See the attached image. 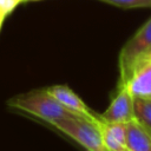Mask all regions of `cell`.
Returning <instances> with one entry per match:
<instances>
[{
  "label": "cell",
  "instance_id": "cell-1",
  "mask_svg": "<svg viewBox=\"0 0 151 151\" xmlns=\"http://www.w3.org/2000/svg\"><path fill=\"white\" fill-rule=\"evenodd\" d=\"M7 105L12 109L35 116L51 125L60 119L77 114L63 106L46 91V88L33 90L27 93L18 94L11 98L7 101Z\"/></svg>",
  "mask_w": 151,
  "mask_h": 151
},
{
  "label": "cell",
  "instance_id": "cell-2",
  "mask_svg": "<svg viewBox=\"0 0 151 151\" xmlns=\"http://www.w3.org/2000/svg\"><path fill=\"white\" fill-rule=\"evenodd\" d=\"M100 122V118L92 120L76 114L60 119L52 125L81 145L86 151H107L103 142Z\"/></svg>",
  "mask_w": 151,
  "mask_h": 151
},
{
  "label": "cell",
  "instance_id": "cell-3",
  "mask_svg": "<svg viewBox=\"0 0 151 151\" xmlns=\"http://www.w3.org/2000/svg\"><path fill=\"white\" fill-rule=\"evenodd\" d=\"M151 48V18L125 42L119 53V83L124 84L133 66Z\"/></svg>",
  "mask_w": 151,
  "mask_h": 151
},
{
  "label": "cell",
  "instance_id": "cell-4",
  "mask_svg": "<svg viewBox=\"0 0 151 151\" xmlns=\"http://www.w3.org/2000/svg\"><path fill=\"white\" fill-rule=\"evenodd\" d=\"M100 120L105 123H129L134 119L133 97L125 85H118V91L112 98L109 107L100 114Z\"/></svg>",
  "mask_w": 151,
  "mask_h": 151
},
{
  "label": "cell",
  "instance_id": "cell-5",
  "mask_svg": "<svg viewBox=\"0 0 151 151\" xmlns=\"http://www.w3.org/2000/svg\"><path fill=\"white\" fill-rule=\"evenodd\" d=\"M120 85H125L132 97L151 99V59L139 60L126 81Z\"/></svg>",
  "mask_w": 151,
  "mask_h": 151
},
{
  "label": "cell",
  "instance_id": "cell-6",
  "mask_svg": "<svg viewBox=\"0 0 151 151\" xmlns=\"http://www.w3.org/2000/svg\"><path fill=\"white\" fill-rule=\"evenodd\" d=\"M45 88L53 98H55L63 106H65L70 111L92 120L99 119L98 114L93 113L87 107V105L79 98V96L73 92L67 85H52Z\"/></svg>",
  "mask_w": 151,
  "mask_h": 151
},
{
  "label": "cell",
  "instance_id": "cell-7",
  "mask_svg": "<svg viewBox=\"0 0 151 151\" xmlns=\"http://www.w3.org/2000/svg\"><path fill=\"white\" fill-rule=\"evenodd\" d=\"M126 149L127 151H151V130L136 119L126 123Z\"/></svg>",
  "mask_w": 151,
  "mask_h": 151
},
{
  "label": "cell",
  "instance_id": "cell-8",
  "mask_svg": "<svg viewBox=\"0 0 151 151\" xmlns=\"http://www.w3.org/2000/svg\"><path fill=\"white\" fill-rule=\"evenodd\" d=\"M103 142L107 151H126V124L100 122Z\"/></svg>",
  "mask_w": 151,
  "mask_h": 151
},
{
  "label": "cell",
  "instance_id": "cell-9",
  "mask_svg": "<svg viewBox=\"0 0 151 151\" xmlns=\"http://www.w3.org/2000/svg\"><path fill=\"white\" fill-rule=\"evenodd\" d=\"M134 119L151 130V99L133 97Z\"/></svg>",
  "mask_w": 151,
  "mask_h": 151
},
{
  "label": "cell",
  "instance_id": "cell-10",
  "mask_svg": "<svg viewBox=\"0 0 151 151\" xmlns=\"http://www.w3.org/2000/svg\"><path fill=\"white\" fill-rule=\"evenodd\" d=\"M120 8H151V0H100Z\"/></svg>",
  "mask_w": 151,
  "mask_h": 151
},
{
  "label": "cell",
  "instance_id": "cell-11",
  "mask_svg": "<svg viewBox=\"0 0 151 151\" xmlns=\"http://www.w3.org/2000/svg\"><path fill=\"white\" fill-rule=\"evenodd\" d=\"M22 2H25V0H0V9L8 15L15 9L17 6Z\"/></svg>",
  "mask_w": 151,
  "mask_h": 151
},
{
  "label": "cell",
  "instance_id": "cell-12",
  "mask_svg": "<svg viewBox=\"0 0 151 151\" xmlns=\"http://www.w3.org/2000/svg\"><path fill=\"white\" fill-rule=\"evenodd\" d=\"M6 17H7V14H6L4 11L0 9V31H1V28H2V25H4V21H5V19H6Z\"/></svg>",
  "mask_w": 151,
  "mask_h": 151
},
{
  "label": "cell",
  "instance_id": "cell-13",
  "mask_svg": "<svg viewBox=\"0 0 151 151\" xmlns=\"http://www.w3.org/2000/svg\"><path fill=\"white\" fill-rule=\"evenodd\" d=\"M142 59H151V48L147 51V53H146ZM142 59H140V60H142ZM137 63H138V61H137ZM137 63H136V64H137Z\"/></svg>",
  "mask_w": 151,
  "mask_h": 151
},
{
  "label": "cell",
  "instance_id": "cell-14",
  "mask_svg": "<svg viewBox=\"0 0 151 151\" xmlns=\"http://www.w3.org/2000/svg\"><path fill=\"white\" fill-rule=\"evenodd\" d=\"M26 1H35V0H25V2H26Z\"/></svg>",
  "mask_w": 151,
  "mask_h": 151
},
{
  "label": "cell",
  "instance_id": "cell-15",
  "mask_svg": "<svg viewBox=\"0 0 151 151\" xmlns=\"http://www.w3.org/2000/svg\"><path fill=\"white\" fill-rule=\"evenodd\" d=\"M126 151H127V150H126Z\"/></svg>",
  "mask_w": 151,
  "mask_h": 151
}]
</instances>
